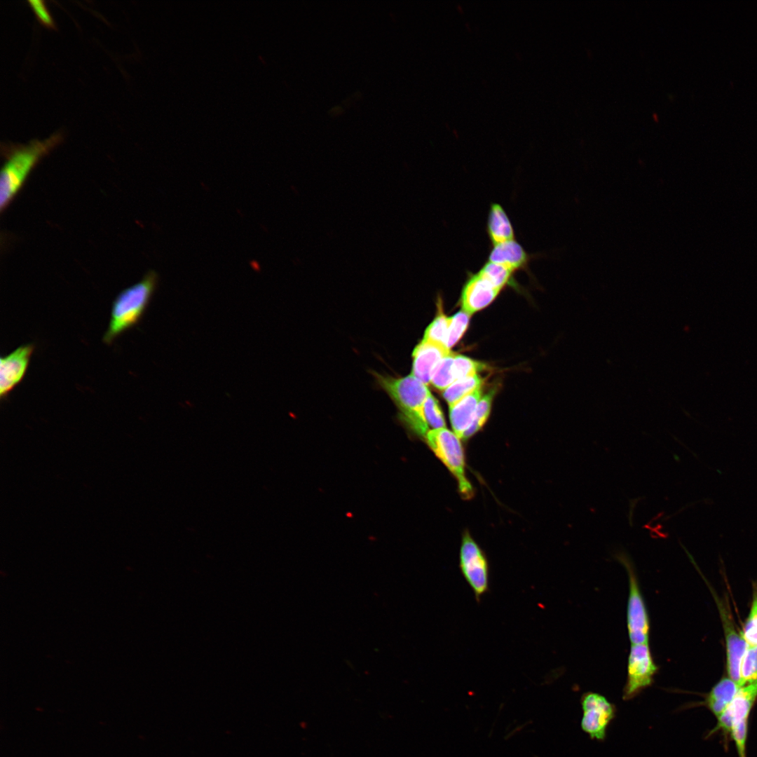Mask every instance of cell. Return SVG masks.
<instances>
[{
  "mask_svg": "<svg viewBox=\"0 0 757 757\" xmlns=\"http://www.w3.org/2000/svg\"><path fill=\"white\" fill-rule=\"evenodd\" d=\"M451 318L439 314L426 328L423 340L447 347V337Z\"/></svg>",
  "mask_w": 757,
  "mask_h": 757,
  "instance_id": "ffe728a7",
  "label": "cell"
},
{
  "mask_svg": "<svg viewBox=\"0 0 757 757\" xmlns=\"http://www.w3.org/2000/svg\"><path fill=\"white\" fill-rule=\"evenodd\" d=\"M482 393L481 386L449 406V418L453 432L460 439H463L473 421Z\"/></svg>",
  "mask_w": 757,
  "mask_h": 757,
  "instance_id": "5bb4252c",
  "label": "cell"
},
{
  "mask_svg": "<svg viewBox=\"0 0 757 757\" xmlns=\"http://www.w3.org/2000/svg\"><path fill=\"white\" fill-rule=\"evenodd\" d=\"M742 686L757 681V646L747 645L740 664Z\"/></svg>",
  "mask_w": 757,
  "mask_h": 757,
  "instance_id": "7402d4cb",
  "label": "cell"
},
{
  "mask_svg": "<svg viewBox=\"0 0 757 757\" xmlns=\"http://www.w3.org/2000/svg\"><path fill=\"white\" fill-rule=\"evenodd\" d=\"M732 725V715L729 707H728V708L717 717L716 726L711 732H714V731L722 730L724 735H730Z\"/></svg>",
  "mask_w": 757,
  "mask_h": 757,
  "instance_id": "f1b7e54d",
  "label": "cell"
},
{
  "mask_svg": "<svg viewBox=\"0 0 757 757\" xmlns=\"http://www.w3.org/2000/svg\"><path fill=\"white\" fill-rule=\"evenodd\" d=\"M500 291L479 271L470 273L461 293L462 310L471 315L489 305Z\"/></svg>",
  "mask_w": 757,
  "mask_h": 757,
  "instance_id": "8fae6325",
  "label": "cell"
},
{
  "mask_svg": "<svg viewBox=\"0 0 757 757\" xmlns=\"http://www.w3.org/2000/svg\"><path fill=\"white\" fill-rule=\"evenodd\" d=\"M450 353L446 346L422 340L413 351L411 375L428 384L437 364Z\"/></svg>",
  "mask_w": 757,
  "mask_h": 757,
  "instance_id": "7c38bea8",
  "label": "cell"
},
{
  "mask_svg": "<svg viewBox=\"0 0 757 757\" xmlns=\"http://www.w3.org/2000/svg\"><path fill=\"white\" fill-rule=\"evenodd\" d=\"M63 137L58 130L43 140L32 139L26 144L1 143V155L5 158L0 175L1 211L18 194L36 165L61 143Z\"/></svg>",
  "mask_w": 757,
  "mask_h": 757,
  "instance_id": "6da1fadb",
  "label": "cell"
},
{
  "mask_svg": "<svg viewBox=\"0 0 757 757\" xmlns=\"http://www.w3.org/2000/svg\"><path fill=\"white\" fill-rule=\"evenodd\" d=\"M659 669L648 643L631 644L622 698L629 700L650 686Z\"/></svg>",
  "mask_w": 757,
  "mask_h": 757,
  "instance_id": "52a82bcc",
  "label": "cell"
},
{
  "mask_svg": "<svg viewBox=\"0 0 757 757\" xmlns=\"http://www.w3.org/2000/svg\"><path fill=\"white\" fill-rule=\"evenodd\" d=\"M425 440L457 481L460 493L465 498L473 495V488L465 475V454L460 438L446 428L430 430Z\"/></svg>",
  "mask_w": 757,
  "mask_h": 757,
  "instance_id": "277c9868",
  "label": "cell"
},
{
  "mask_svg": "<svg viewBox=\"0 0 757 757\" xmlns=\"http://www.w3.org/2000/svg\"><path fill=\"white\" fill-rule=\"evenodd\" d=\"M722 621L726 648V669L728 677L742 686L739 675L740 664L747 648L742 632H737L735 624L719 601L716 600Z\"/></svg>",
  "mask_w": 757,
  "mask_h": 757,
  "instance_id": "30bf717a",
  "label": "cell"
},
{
  "mask_svg": "<svg viewBox=\"0 0 757 757\" xmlns=\"http://www.w3.org/2000/svg\"><path fill=\"white\" fill-rule=\"evenodd\" d=\"M158 275L149 271L137 283L122 290L113 301L108 328L103 341L111 344L125 331L135 326L143 316L156 290Z\"/></svg>",
  "mask_w": 757,
  "mask_h": 757,
  "instance_id": "7a4b0ae2",
  "label": "cell"
},
{
  "mask_svg": "<svg viewBox=\"0 0 757 757\" xmlns=\"http://www.w3.org/2000/svg\"><path fill=\"white\" fill-rule=\"evenodd\" d=\"M615 557L623 564L628 574L627 624L629 641L631 644L648 643L650 618L633 563L623 551L616 553Z\"/></svg>",
  "mask_w": 757,
  "mask_h": 757,
  "instance_id": "5b68a950",
  "label": "cell"
},
{
  "mask_svg": "<svg viewBox=\"0 0 757 757\" xmlns=\"http://www.w3.org/2000/svg\"><path fill=\"white\" fill-rule=\"evenodd\" d=\"M486 231L491 245L516 239L512 223L505 208L498 203L490 204Z\"/></svg>",
  "mask_w": 757,
  "mask_h": 757,
  "instance_id": "9a60e30c",
  "label": "cell"
},
{
  "mask_svg": "<svg viewBox=\"0 0 757 757\" xmlns=\"http://www.w3.org/2000/svg\"><path fill=\"white\" fill-rule=\"evenodd\" d=\"M34 350L33 343L17 348L0 358V398L5 399L23 379Z\"/></svg>",
  "mask_w": 757,
  "mask_h": 757,
  "instance_id": "9c48e42d",
  "label": "cell"
},
{
  "mask_svg": "<svg viewBox=\"0 0 757 757\" xmlns=\"http://www.w3.org/2000/svg\"><path fill=\"white\" fill-rule=\"evenodd\" d=\"M28 4L33 11L37 20L43 26L48 29H55V24L47 9L45 2L41 0L27 1Z\"/></svg>",
  "mask_w": 757,
  "mask_h": 757,
  "instance_id": "83f0119b",
  "label": "cell"
},
{
  "mask_svg": "<svg viewBox=\"0 0 757 757\" xmlns=\"http://www.w3.org/2000/svg\"><path fill=\"white\" fill-rule=\"evenodd\" d=\"M740 687L730 678H722L707 694L706 707L717 718L728 708Z\"/></svg>",
  "mask_w": 757,
  "mask_h": 757,
  "instance_id": "2e32d148",
  "label": "cell"
},
{
  "mask_svg": "<svg viewBox=\"0 0 757 757\" xmlns=\"http://www.w3.org/2000/svg\"><path fill=\"white\" fill-rule=\"evenodd\" d=\"M453 367L456 379L458 380L477 375L478 371L485 368V365L468 357L455 354Z\"/></svg>",
  "mask_w": 757,
  "mask_h": 757,
  "instance_id": "d4e9b609",
  "label": "cell"
},
{
  "mask_svg": "<svg viewBox=\"0 0 757 757\" xmlns=\"http://www.w3.org/2000/svg\"><path fill=\"white\" fill-rule=\"evenodd\" d=\"M479 271L496 287L503 289L511 283L514 272L505 266L486 261Z\"/></svg>",
  "mask_w": 757,
  "mask_h": 757,
  "instance_id": "d6986e66",
  "label": "cell"
},
{
  "mask_svg": "<svg viewBox=\"0 0 757 757\" xmlns=\"http://www.w3.org/2000/svg\"><path fill=\"white\" fill-rule=\"evenodd\" d=\"M423 416L430 430L446 428V423L437 400L431 393L423 404Z\"/></svg>",
  "mask_w": 757,
  "mask_h": 757,
  "instance_id": "603a6c76",
  "label": "cell"
},
{
  "mask_svg": "<svg viewBox=\"0 0 757 757\" xmlns=\"http://www.w3.org/2000/svg\"><path fill=\"white\" fill-rule=\"evenodd\" d=\"M459 567L476 601L479 602L489 589V565L484 552L468 532L462 538Z\"/></svg>",
  "mask_w": 757,
  "mask_h": 757,
  "instance_id": "8992f818",
  "label": "cell"
},
{
  "mask_svg": "<svg viewBox=\"0 0 757 757\" xmlns=\"http://www.w3.org/2000/svg\"><path fill=\"white\" fill-rule=\"evenodd\" d=\"M454 355L451 352L437 364L433 371L430 383L439 390L443 391L456 381L453 367Z\"/></svg>",
  "mask_w": 757,
  "mask_h": 757,
  "instance_id": "ac0fdd59",
  "label": "cell"
},
{
  "mask_svg": "<svg viewBox=\"0 0 757 757\" xmlns=\"http://www.w3.org/2000/svg\"><path fill=\"white\" fill-rule=\"evenodd\" d=\"M470 318V315L463 310L451 318L446 343L449 349L462 337L468 327Z\"/></svg>",
  "mask_w": 757,
  "mask_h": 757,
  "instance_id": "484cf974",
  "label": "cell"
},
{
  "mask_svg": "<svg viewBox=\"0 0 757 757\" xmlns=\"http://www.w3.org/2000/svg\"><path fill=\"white\" fill-rule=\"evenodd\" d=\"M493 397V391L482 397L477 407L473 421L465 433L463 439L470 438L484 426L491 411Z\"/></svg>",
  "mask_w": 757,
  "mask_h": 757,
  "instance_id": "44dd1931",
  "label": "cell"
},
{
  "mask_svg": "<svg viewBox=\"0 0 757 757\" xmlns=\"http://www.w3.org/2000/svg\"><path fill=\"white\" fill-rule=\"evenodd\" d=\"M482 383V379L478 374L458 379L443 390L442 395L449 406H451L481 387Z\"/></svg>",
  "mask_w": 757,
  "mask_h": 757,
  "instance_id": "e0dca14e",
  "label": "cell"
},
{
  "mask_svg": "<svg viewBox=\"0 0 757 757\" xmlns=\"http://www.w3.org/2000/svg\"><path fill=\"white\" fill-rule=\"evenodd\" d=\"M582 717L581 729L592 739L603 741L607 729L616 714L615 706L603 695L595 692H587L580 699Z\"/></svg>",
  "mask_w": 757,
  "mask_h": 757,
  "instance_id": "ba28073f",
  "label": "cell"
},
{
  "mask_svg": "<svg viewBox=\"0 0 757 757\" xmlns=\"http://www.w3.org/2000/svg\"><path fill=\"white\" fill-rule=\"evenodd\" d=\"M533 254L528 253L515 239L491 245L486 261L505 266L513 272L528 271Z\"/></svg>",
  "mask_w": 757,
  "mask_h": 757,
  "instance_id": "4fadbf2b",
  "label": "cell"
},
{
  "mask_svg": "<svg viewBox=\"0 0 757 757\" xmlns=\"http://www.w3.org/2000/svg\"><path fill=\"white\" fill-rule=\"evenodd\" d=\"M377 382L400 411L403 421L416 435L425 437L430 431L423 416V404L430 394L427 385L413 375L392 377L375 374Z\"/></svg>",
  "mask_w": 757,
  "mask_h": 757,
  "instance_id": "3957f363",
  "label": "cell"
},
{
  "mask_svg": "<svg viewBox=\"0 0 757 757\" xmlns=\"http://www.w3.org/2000/svg\"><path fill=\"white\" fill-rule=\"evenodd\" d=\"M748 732V720L733 723L730 736L735 742L739 757H746V746Z\"/></svg>",
  "mask_w": 757,
  "mask_h": 757,
  "instance_id": "4316f807",
  "label": "cell"
},
{
  "mask_svg": "<svg viewBox=\"0 0 757 757\" xmlns=\"http://www.w3.org/2000/svg\"><path fill=\"white\" fill-rule=\"evenodd\" d=\"M752 602L750 612L743 627L742 634L747 645L757 646V585H753Z\"/></svg>",
  "mask_w": 757,
  "mask_h": 757,
  "instance_id": "cb8c5ba5",
  "label": "cell"
}]
</instances>
